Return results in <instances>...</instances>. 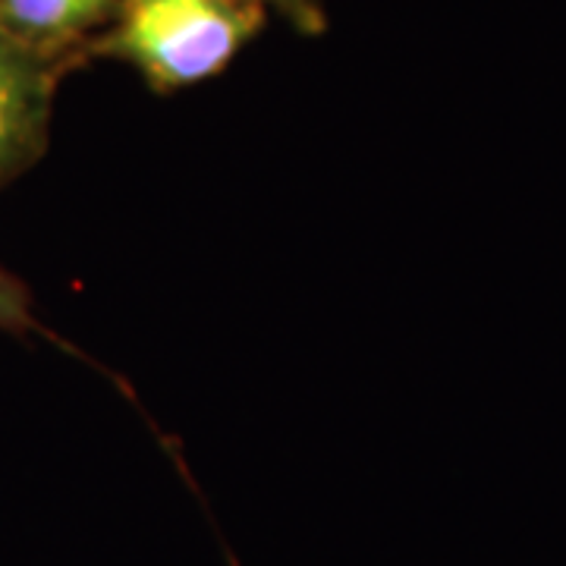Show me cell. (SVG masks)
<instances>
[{
	"mask_svg": "<svg viewBox=\"0 0 566 566\" xmlns=\"http://www.w3.org/2000/svg\"><path fill=\"white\" fill-rule=\"evenodd\" d=\"M264 22L262 7L233 0H117L85 57L126 63L151 92L174 95L221 76Z\"/></svg>",
	"mask_w": 566,
	"mask_h": 566,
	"instance_id": "1",
	"label": "cell"
},
{
	"mask_svg": "<svg viewBox=\"0 0 566 566\" xmlns=\"http://www.w3.org/2000/svg\"><path fill=\"white\" fill-rule=\"evenodd\" d=\"M233 3H249V7H262L264 13H277L303 35H322L327 29L322 0H233Z\"/></svg>",
	"mask_w": 566,
	"mask_h": 566,
	"instance_id": "5",
	"label": "cell"
},
{
	"mask_svg": "<svg viewBox=\"0 0 566 566\" xmlns=\"http://www.w3.org/2000/svg\"><path fill=\"white\" fill-rule=\"evenodd\" d=\"M117 0H0V20L48 61H85V48L114 17Z\"/></svg>",
	"mask_w": 566,
	"mask_h": 566,
	"instance_id": "3",
	"label": "cell"
},
{
	"mask_svg": "<svg viewBox=\"0 0 566 566\" xmlns=\"http://www.w3.org/2000/svg\"><path fill=\"white\" fill-rule=\"evenodd\" d=\"M0 327L10 334H48L35 315V300L29 286L0 264Z\"/></svg>",
	"mask_w": 566,
	"mask_h": 566,
	"instance_id": "4",
	"label": "cell"
},
{
	"mask_svg": "<svg viewBox=\"0 0 566 566\" xmlns=\"http://www.w3.org/2000/svg\"><path fill=\"white\" fill-rule=\"evenodd\" d=\"M61 63L48 61L0 20V189L48 151Z\"/></svg>",
	"mask_w": 566,
	"mask_h": 566,
	"instance_id": "2",
	"label": "cell"
}]
</instances>
